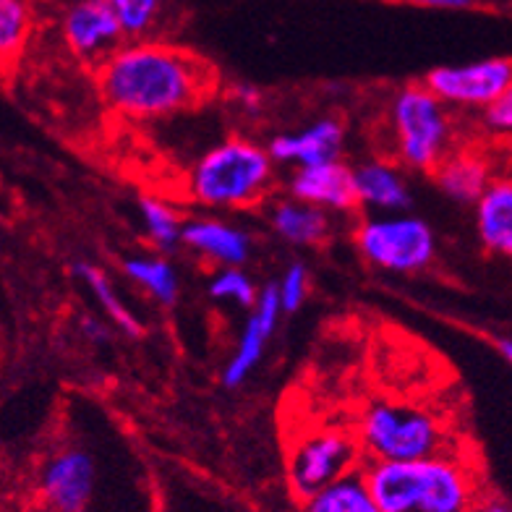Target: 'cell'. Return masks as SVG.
I'll list each match as a JSON object with an SVG mask.
<instances>
[{
  "instance_id": "obj_6",
  "label": "cell",
  "mask_w": 512,
  "mask_h": 512,
  "mask_svg": "<svg viewBox=\"0 0 512 512\" xmlns=\"http://www.w3.org/2000/svg\"><path fill=\"white\" fill-rule=\"evenodd\" d=\"M356 246L379 270L411 275L426 270L437 254L432 225L416 215H374L358 225Z\"/></svg>"
},
{
  "instance_id": "obj_19",
  "label": "cell",
  "mask_w": 512,
  "mask_h": 512,
  "mask_svg": "<svg viewBox=\"0 0 512 512\" xmlns=\"http://www.w3.org/2000/svg\"><path fill=\"white\" fill-rule=\"evenodd\" d=\"M301 512H382L371 497L364 473L353 471L304 502Z\"/></svg>"
},
{
  "instance_id": "obj_30",
  "label": "cell",
  "mask_w": 512,
  "mask_h": 512,
  "mask_svg": "<svg viewBox=\"0 0 512 512\" xmlns=\"http://www.w3.org/2000/svg\"><path fill=\"white\" fill-rule=\"evenodd\" d=\"M473 512H512V507L499 502V499H481Z\"/></svg>"
},
{
  "instance_id": "obj_1",
  "label": "cell",
  "mask_w": 512,
  "mask_h": 512,
  "mask_svg": "<svg viewBox=\"0 0 512 512\" xmlns=\"http://www.w3.org/2000/svg\"><path fill=\"white\" fill-rule=\"evenodd\" d=\"M97 81L110 110L134 121H155L199 105L215 87V71L189 50L134 42L100 63Z\"/></svg>"
},
{
  "instance_id": "obj_8",
  "label": "cell",
  "mask_w": 512,
  "mask_h": 512,
  "mask_svg": "<svg viewBox=\"0 0 512 512\" xmlns=\"http://www.w3.org/2000/svg\"><path fill=\"white\" fill-rule=\"evenodd\" d=\"M97 486L92 452L81 445H61L40 463L34 494L42 512H87Z\"/></svg>"
},
{
  "instance_id": "obj_7",
  "label": "cell",
  "mask_w": 512,
  "mask_h": 512,
  "mask_svg": "<svg viewBox=\"0 0 512 512\" xmlns=\"http://www.w3.org/2000/svg\"><path fill=\"white\" fill-rule=\"evenodd\" d=\"M358 455H361L358 439L340 429H332V426H319L314 432L301 434L288 455L290 492L301 502H306L330 484L353 473Z\"/></svg>"
},
{
  "instance_id": "obj_5",
  "label": "cell",
  "mask_w": 512,
  "mask_h": 512,
  "mask_svg": "<svg viewBox=\"0 0 512 512\" xmlns=\"http://www.w3.org/2000/svg\"><path fill=\"white\" fill-rule=\"evenodd\" d=\"M390 131L405 168L434 173L452 152V126L445 102L424 84H411L392 97Z\"/></svg>"
},
{
  "instance_id": "obj_11",
  "label": "cell",
  "mask_w": 512,
  "mask_h": 512,
  "mask_svg": "<svg viewBox=\"0 0 512 512\" xmlns=\"http://www.w3.org/2000/svg\"><path fill=\"white\" fill-rule=\"evenodd\" d=\"M280 314H283V306H280L277 285H267V288L259 290V298H256L254 309H251L249 322H246L241 337H238L236 351H233V356H230V361L223 369L225 387H230V390L241 387L251 371L259 366L272 335H275Z\"/></svg>"
},
{
  "instance_id": "obj_28",
  "label": "cell",
  "mask_w": 512,
  "mask_h": 512,
  "mask_svg": "<svg viewBox=\"0 0 512 512\" xmlns=\"http://www.w3.org/2000/svg\"><path fill=\"white\" fill-rule=\"evenodd\" d=\"M81 332H84L92 343H108V330H105V324L95 322V319H81Z\"/></svg>"
},
{
  "instance_id": "obj_4",
  "label": "cell",
  "mask_w": 512,
  "mask_h": 512,
  "mask_svg": "<svg viewBox=\"0 0 512 512\" xmlns=\"http://www.w3.org/2000/svg\"><path fill=\"white\" fill-rule=\"evenodd\" d=\"M358 445L369 460L413 463L445 455V426L434 413L395 400H377L361 416Z\"/></svg>"
},
{
  "instance_id": "obj_12",
  "label": "cell",
  "mask_w": 512,
  "mask_h": 512,
  "mask_svg": "<svg viewBox=\"0 0 512 512\" xmlns=\"http://www.w3.org/2000/svg\"><path fill=\"white\" fill-rule=\"evenodd\" d=\"M290 196L324 212H351L361 207L353 168L345 162H322L311 168H296L290 176Z\"/></svg>"
},
{
  "instance_id": "obj_25",
  "label": "cell",
  "mask_w": 512,
  "mask_h": 512,
  "mask_svg": "<svg viewBox=\"0 0 512 512\" xmlns=\"http://www.w3.org/2000/svg\"><path fill=\"white\" fill-rule=\"evenodd\" d=\"M110 8L121 21L126 37H144L149 29L155 27L162 14L165 0H108Z\"/></svg>"
},
{
  "instance_id": "obj_24",
  "label": "cell",
  "mask_w": 512,
  "mask_h": 512,
  "mask_svg": "<svg viewBox=\"0 0 512 512\" xmlns=\"http://www.w3.org/2000/svg\"><path fill=\"white\" fill-rule=\"evenodd\" d=\"M209 296L215 301H230L243 309H254L256 298V285L241 267H225L209 280Z\"/></svg>"
},
{
  "instance_id": "obj_14",
  "label": "cell",
  "mask_w": 512,
  "mask_h": 512,
  "mask_svg": "<svg viewBox=\"0 0 512 512\" xmlns=\"http://www.w3.org/2000/svg\"><path fill=\"white\" fill-rule=\"evenodd\" d=\"M183 246H189L196 254L207 256L209 262L225 267H243L251 256V236L243 228L212 220V217H196L183 223Z\"/></svg>"
},
{
  "instance_id": "obj_31",
  "label": "cell",
  "mask_w": 512,
  "mask_h": 512,
  "mask_svg": "<svg viewBox=\"0 0 512 512\" xmlns=\"http://www.w3.org/2000/svg\"><path fill=\"white\" fill-rule=\"evenodd\" d=\"M497 351L502 353V358H505L507 364L512 366V340H510V337H499V340H497Z\"/></svg>"
},
{
  "instance_id": "obj_9",
  "label": "cell",
  "mask_w": 512,
  "mask_h": 512,
  "mask_svg": "<svg viewBox=\"0 0 512 512\" xmlns=\"http://www.w3.org/2000/svg\"><path fill=\"white\" fill-rule=\"evenodd\" d=\"M512 84L510 58L463 63V66H439L429 71L424 87L445 105L458 108H489Z\"/></svg>"
},
{
  "instance_id": "obj_17",
  "label": "cell",
  "mask_w": 512,
  "mask_h": 512,
  "mask_svg": "<svg viewBox=\"0 0 512 512\" xmlns=\"http://www.w3.org/2000/svg\"><path fill=\"white\" fill-rule=\"evenodd\" d=\"M356 191L361 207H369L382 215H398L411 204L408 183L395 165L384 160H369L353 168Z\"/></svg>"
},
{
  "instance_id": "obj_20",
  "label": "cell",
  "mask_w": 512,
  "mask_h": 512,
  "mask_svg": "<svg viewBox=\"0 0 512 512\" xmlns=\"http://www.w3.org/2000/svg\"><path fill=\"white\" fill-rule=\"evenodd\" d=\"M123 272L157 304L173 306L178 301V275L162 256H128L123 259Z\"/></svg>"
},
{
  "instance_id": "obj_13",
  "label": "cell",
  "mask_w": 512,
  "mask_h": 512,
  "mask_svg": "<svg viewBox=\"0 0 512 512\" xmlns=\"http://www.w3.org/2000/svg\"><path fill=\"white\" fill-rule=\"evenodd\" d=\"M345 144V126L337 118H319L301 131L277 134L267 152L275 162H285L293 168H311L322 162L340 160Z\"/></svg>"
},
{
  "instance_id": "obj_3",
  "label": "cell",
  "mask_w": 512,
  "mask_h": 512,
  "mask_svg": "<svg viewBox=\"0 0 512 512\" xmlns=\"http://www.w3.org/2000/svg\"><path fill=\"white\" fill-rule=\"evenodd\" d=\"M270 152L249 139H228L199 157L189 176V194L204 207H251L272 183Z\"/></svg>"
},
{
  "instance_id": "obj_2",
  "label": "cell",
  "mask_w": 512,
  "mask_h": 512,
  "mask_svg": "<svg viewBox=\"0 0 512 512\" xmlns=\"http://www.w3.org/2000/svg\"><path fill=\"white\" fill-rule=\"evenodd\" d=\"M361 473L382 512H473L481 502L476 473L455 452L413 463L371 460Z\"/></svg>"
},
{
  "instance_id": "obj_26",
  "label": "cell",
  "mask_w": 512,
  "mask_h": 512,
  "mask_svg": "<svg viewBox=\"0 0 512 512\" xmlns=\"http://www.w3.org/2000/svg\"><path fill=\"white\" fill-rule=\"evenodd\" d=\"M277 293H280V306H283V314H293L304 306L306 293H309V272H306V264L293 262L288 270L283 272L280 283H277Z\"/></svg>"
},
{
  "instance_id": "obj_16",
  "label": "cell",
  "mask_w": 512,
  "mask_h": 512,
  "mask_svg": "<svg viewBox=\"0 0 512 512\" xmlns=\"http://www.w3.org/2000/svg\"><path fill=\"white\" fill-rule=\"evenodd\" d=\"M476 233L489 254L512 259V176L494 178L476 202Z\"/></svg>"
},
{
  "instance_id": "obj_22",
  "label": "cell",
  "mask_w": 512,
  "mask_h": 512,
  "mask_svg": "<svg viewBox=\"0 0 512 512\" xmlns=\"http://www.w3.org/2000/svg\"><path fill=\"white\" fill-rule=\"evenodd\" d=\"M32 32V14L24 0H0V71L19 63Z\"/></svg>"
},
{
  "instance_id": "obj_29",
  "label": "cell",
  "mask_w": 512,
  "mask_h": 512,
  "mask_svg": "<svg viewBox=\"0 0 512 512\" xmlns=\"http://www.w3.org/2000/svg\"><path fill=\"white\" fill-rule=\"evenodd\" d=\"M418 6L429 8H468L473 6V0H413Z\"/></svg>"
},
{
  "instance_id": "obj_15",
  "label": "cell",
  "mask_w": 512,
  "mask_h": 512,
  "mask_svg": "<svg viewBox=\"0 0 512 512\" xmlns=\"http://www.w3.org/2000/svg\"><path fill=\"white\" fill-rule=\"evenodd\" d=\"M432 176L439 191L450 196L452 202L473 204V207L494 181L489 160L479 152H471V149H452L450 155L439 162V168Z\"/></svg>"
},
{
  "instance_id": "obj_23",
  "label": "cell",
  "mask_w": 512,
  "mask_h": 512,
  "mask_svg": "<svg viewBox=\"0 0 512 512\" xmlns=\"http://www.w3.org/2000/svg\"><path fill=\"white\" fill-rule=\"evenodd\" d=\"M139 215H142L147 238L155 243L157 249L173 251L181 243L183 223L176 209L170 207V204H165L162 199H155V196H147L139 204Z\"/></svg>"
},
{
  "instance_id": "obj_21",
  "label": "cell",
  "mask_w": 512,
  "mask_h": 512,
  "mask_svg": "<svg viewBox=\"0 0 512 512\" xmlns=\"http://www.w3.org/2000/svg\"><path fill=\"white\" fill-rule=\"evenodd\" d=\"M74 272L81 283L92 290V296L97 298V304L102 306V311L108 314L110 322H113L118 330L126 332V335L131 337L142 335V324H139V319H136L126 306H123V301L118 298V293H115L113 288V280H110L100 267H95V264H89V262H79L74 264Z\"/></svg>"
},
{
  "instance_id": "obj_27",
  "label": "cell",
  "mask_w": 512,
  "mask_h": 512,
  "mask_svg": "<svg viewBox=\"0 0 512 512\" xmlns=\"http://www.w3.org/2000/svg\"><path fill=\"white\" fill-rule=\"evenodd\" d=\"M484 123L499 136H512V84L502 92L497 102L484 110Z\"/></svg>"
},
{
  "instance_id": "obj_18",
  "label": "cell",
  "mask_w": 512,
  "mask_h": 512,
  "mask_svg": "<svg viewBox=\"0 0 512 512\" xmlns=\"http://www.w3.org/2000/svg\"><path fill=\"white\" fill-rule=\"evenodd\" d=\"M270 225L277 236L293 246H317L330 233L327 212L298 199L277 202L270 212Z\"/></svg>"
},
{
  "instance_id": "obj_10",
  "label": "cell",
  "mask_w": 512,
  "mask_h": 512,
  "mask_svg": "<svg viewBox=\"0 0 512 512\" xmlns=\"http://www.w3.org/2000/svg\"><path fill=\"white\" fill-rule=\"evenodd\" d=\"M66 48L87 63L108 61L121 48L123 27L108 0H76L61 19Z\"/></svg>"
}]
</instances>
